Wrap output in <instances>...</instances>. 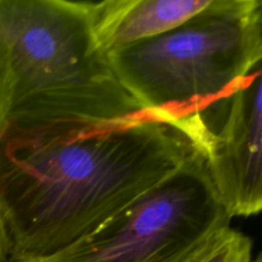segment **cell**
<instances>
[{
    "label": "cell",
    "instance_id": "obj_1",
    "mask_svg": "<svg viewBox=\"0 0 262 262\" xmlns=\"http://www.w3.org/2000/svg\"><path fill=\"white\" fill-rule=\"evenodd\" d=\"M197 154L151 113L112 120H10L0 140L7 262L68 250Z\"/></svg>",
    "mask_w": 262,
    "mask_h": 262
},
{
    "label": "cell",
    "instance_id": "obj_2",
    "mask_svg": "<svg viewBox=\"0 0 262 262\" xmlns=\"http://www.w3.org/2000/svg\"><path fill=\"white\" fill-rule=\"evenodd\" d=\"M10 120H112L145 113L95 38L89 2L0 0Z\"/></svg>",
    "mask_w": 262,
    "mask_h": 262
},
{
    "label": "cell",
    "instance_id": "obj_3",
    "mask_svg": "<svg viewBox=\"0 0 262 262\" xmlns=\"http://www.w3.org/2000/svg\"><path fill=\"white\" fill-rule=\"evenodd\" d=\"M262 36V0H211L178 27L106 54L145 112L179 128L224 97Z\"/></svg>",
    "mask_w": 262,
    "mask_h": 262
},
{
    "label": "cell",
    "instance_id": "obj_4",
    "mask_svg": "<svg viewBox=\"0 0 262 262\" xmlns=\"http://www.w3.org/2000/svg\"><path fill=\"white\" fill-rule=\"evenodd\" d=\"M230 220L197 152L94 233L41 262H186Z\"/></svg>",
    "mask_w": 262,
    "mask_h": 262
},
{
    "label": "cell",
    "instance_id": "obj_5",
    "mask_svg": "<svg viewBox=\"0 0 262 262\" xmlns=\"http://www.w3.org/2000/svg\"><path fill=\"white\" fill-rule=\"evenodd\" d=\"M179 128L204 159L230 216L262 212V36L228 94Z\"/></svg>",
    "mask_w": 262,
    "mask_h": 262
},
{
    "label": "cell",
    "instance_id": "obj_6",
    "mask_svg": "<svg viewBox=\"0 0 262 262\" xmlns=\"http://www.w3.org/2000/svg\"><path fill=\"white\" fill-rule=\"evenodd\" d=\"M211 0H105L90 3L95 38L105 54L178 27Z\"/></svg>",
    "mask_w": 262,
    "mask_h": 262
},
{
    "label": "cell",
    "instance_id": "obj_7",
    "mask_svg": "<svg viewBox=\"0 0 262 262\" xmlns=\"http://www.w3.org/2000/svg\"><path fill=\"white\" fill-rule=\"evenodd\" d=\"M252 247L250 237L229 225L210 235L186 262H253Z\"/></svg>",
    "mask_w": 262,
    "mask_h": 262
},
{
    "label": "cell",
    "instance_id": "obj_8",
    "mask_svg": "<svg viewBox=\"0 0 262 262\" xmlns=\"http://www.w3.org/2000/svg\"><path fill=\"white\" fill-rule=\"evenodd\" d=\"M10 110V83L8 76L7 63L0 50V140L4 135L9 123ZM9 257V246L3 225L0 223V262H7Z\"/></svg>",
    "mask_w": 262,
    "mask_h": 262
},
{
    "label": "cell",
    "instance_id": "obj_9",
    "mask_svg": "<svg viewBox=\"0 0 262 262\" xmlns=\"http://www.w3.org/2000/svg\"><path fill=\"white\" fill-rule=\"evenodd\" d=\"M253 262H262V252L258 253V255L253 258Z\"/></svg>",
    "mask_w": 262,
    "mask_h": 262
}]
</instances>
